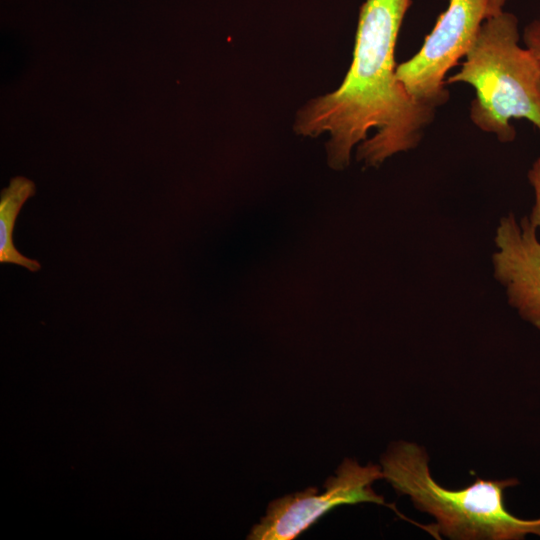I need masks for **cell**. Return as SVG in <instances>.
<instances>
[{"label": "cell", "mask_w": 540, "mask_h": 540, "mask_svg": "<svg viewBox=\"0 0 540 540\" xmlns=\"http://www.w3.org/2000/svg\"><path fill=\"white\" fill-rule=\"evenodd\" d=\"M412 0H365L360 7L350 68L333 92L309 100L296 114L302 136L329 134L328 164L343 169L356 158L379 166L414 149L436 108L416 101L396 76L395 46Z\"/></svg>", "instance_id": "6da1fadb"}, {"label": "cell", "mask_w": 540, "mask_h": 540, "mask_svg": "<svg viewBox=\"0 0 540 540\" xmlns=\"http://www.w3.org/2000/svg\"><path fill=\"white\" fill-rule=\"evenodd\" d=\"M384 479L415 508L435 520L432 536L455 540H521L540 537V517L523 519L505 505V491L519 484L516 478L485 480L458 490L438 484L429 469V457L420 445L398 441L381 457Z\"/></svg>", "instance_id": "7a4b0ae2"}, {"label": "cell", "mask_w": 540, "mask_h": 540, "mask_svg": "<svg viewBox=\"0 0 540 540\" xmlns=\"http://www.w3.org/2000/svg\"><path fill=\"white\" fill-rule=\"evenodd\" d=\"M519 39L513 13L503 11L486 20L462 68L445 81L475 89L471 121L504 143L516 136L511 119H526L540 131V63Z\"/></svg>", "instance_id": "3957f363"}, {"label": "cell", "mask_w": 540, "mask_h": 540, "mask_svg": "<svg viewBox=\"0 0 540 540\" xmlns=\"http://www.w3.org/2000/svg\"><path fill=\"white\" fill-rule=\"evenodd\" d=\"M508 0H449L419 51L396 67L412 98L434 108L448 101L446 75L465 57L482 24L504 11Z\"/></svg>", "instance_id": "277c9868"}, {"label": "cell", "mask_w": 540, "mask_h": 540, "mask_svg": "<svg viewBox=\"0 0 540 540\" xmlns=\"http://www.w3.org/2000/svg\"><path fill=\"white\" fill-rule=\"evenodd\" d=\"M384 479L381 465H360L346 458L335 476L324 483V491L308 487L270 502L260 522L248 535L251 540H293L322 516L341 505L374 503L397 510L373 490V483Z\"/></svg>", "instance_id": "5b68a950"}, {"label": "cell", "mask_w": 540, "mask_h": 540, "mask_svg": "<svg viewBox=\"0 0 540 540\" xmlns=\"http://www.w3.org/2000/svg\"><path fill=\"white\" fill-rule=\"evenodd\" d=\"M527 216L502 217L496 228L492 256L495 279L506 289L509 304L540 330V240Z\"/></svg>", "instance_id": "8992f818"}, {"label": "cell", "mask_w": 540, "mask_h": 540, "mask_svg": "<svg viewBox=\"0 0 540 540\" xmlns=\"http://www.w3.org/2000/svg\"><path fill=\"white\" fill-rule=\"evenodd\" d=\"M36 191L35 184L22 176L10 180L0 197V262L22 266L31 272L40 270L37 260L22 255L14 246L13 230L23 204Z\"/></svg>", "instance_id": "52a82bcc"}, {"label": "cell", "mask_w": 540, "mask_h": 540, "mask_svg": "<svg viewBox=\"0 0 540 540\" xmlns=\"http://www.w3.org/2000/svg\"><path fill=\"white\" fill-rule=\"evenodd\" d=\"M527 177L534 190V205L528 218L536 230H540V158L533 163Z\"/></svg>", "instance_id": "ba28073f"}, {"label": "cell", "mask_w": 540, "mask_h": 540, "mask_svg": "<svg viewBox=\"0 0 540 540\" xmlns=\"http://www.w3.org/2000/svg\"><path fill=\"white\" fill-rule=\"evenodd\" d=\"M523 42L540 63V16L525 26Z\"/></svg>", "instance_id": "9c48e42d"}]
</instances>
